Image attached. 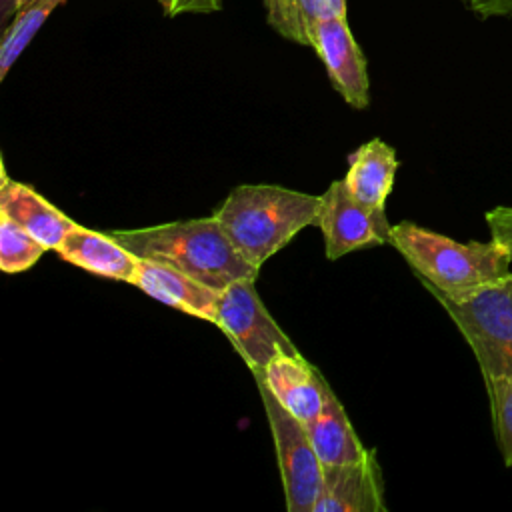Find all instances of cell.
Segmentation results:
<instances>
[{"instance_id":"cell-22","label":"cell","mask_w":512,"mask_h":512,"mask_svg":"<svg viewBox=\"0 0 512 512\" xmlns=\"http://www.w3.org/2000/svg\"><path fill=\"white\" fill-rule=\"evenodd\" d=\"M462 4L480 18L512 16V0H462Z\"/></svg>"},{"instance_id":"cell-23","label":"cell","mask_w":512,"mask_h":512,"mask_svg":"<svg viewBox=\"0 0 512 512\" xmlns=\"http://www.w3.org/2000/svg\"><path fill=\"white\" fill-rule=\"evenodd\" d=\"M22 0H0V24H8Z\"/></svg>"},{"instance_id":"cell-7","label":"cell","mask_w":512,"mask_h":512,"mask_svg":"<svg viewBox=\"0 0 512 512\" xmlns=\"http://www.w3.org/2000/svg\"><path fill=\"white\" fill-rule=\"evenodd\" d=\"M316 226L324 236V254L328 260H338L348 252L390 244L392 224L386 210H372L360 204L344 186V180H334L320 194V210Z\"/></svg>"},{"instance_id":"cell-8","label":"cell","mask_w":512,"mask_h":512,"mask_svg":"<svg viewBox=\"0 0 512 512\" xmlns=\"http://www.w3.org/2000/svg\"><path fill=\"white\" fill-rule=\"evenodd\" d=\"M312 48L316 50L332 88L344 102L356 110L370 104V78L366 58L354 40L346 16H324L312 34Z\"/></svg>"},{"instance_id":"cell-19","label":"cell","mask_w":512,"mask_h":512,"mask_svg":"<svg viewBox=\"0 0 512 512\" xmlns=\"http://www.w3.org/2000/svg\"><path fill=\"white\" fill-rule=\"evenodd\" d=\"M484 386L490 406L492 428L504 466L512 468V376L486 378Z\"/></svg>"},{"instance_id":"cell-15","label":"cell","mask_w":512,"mask_h":512,"mask_svg":"<svg viewBox=\"0 0 512 512\" xmlns=\"http://www.w3.org/2000/svg\"><path fill=\"white\" fill-rule=\"evenodd\" d=\"M304 428L322 466L358 460L368 450L362 446L342 402L332 390L328 392L320 414L306 422Z\"/></svg>"},{"instance_id":"cell-6","label":"cell","mask_w":512,"mask_h":512,"mask_svg":"<svg viewBox=\"0 0 512 512\" xmlns=\"http://www.w3.org/2000/svg\"><path fill=\"white\" fill-rule=\"evenodd\" d=\"M256 384L276 446L286 510L314 512L322 484V462L318 460L304 424L294 418L264 384Z\"/></svg>"},{"instance_id":"cell-17","label":"cell","mask_w":512,"mask_h":512,"mask_svg":"<svg viewBox=\"0 0 512 512\" xmlns=\"http://www.w3.org/2000/svg\"><path fill=\"white\" fill-rule=\"evenodd\" d=\"M268 24L286 40L310 46L316 24L328 16L326 0H264Z\"/></svg>"},{"instance_id":"cell-20","label":"cell","mask_w":512,"mask_h":512,"mask_svg":"<svg viewBox=\"0 0 512 512\" xmlns=\"http://www.w3.org/2000/svg\"><path fill=\"white\" fill-rule=\"evenodd\" d=\"M486 224L492 238L504 244L512 256V206H496L486 212Z\"/></svg>"},{"instance_id":"cell-9","label":"cell","mask_w":512,"mask_h":512,"mask_svg":"<svg viewBox=\"0 0 512 512\" xmlns=\"http://www.w3.org/2000/svg\"><path fill=\"white\" fill-rule=\"evenodd\" d=\"M314 512H386L384 480L374 450L352 462L322 466Z\"/></svg>"},{"instance_id":"cell-16","label":"cell","mask_w":512,"mask_h":512,"mask_svg":"<svg viewBox=\"0 0 512 512\" xmlns=\"http://www.w3.org/2000/svg\"><path fill=\"white\" fill-rule=\"evenodd\" d=\"M66 0H22L10 22L4 26L0 42V80H4L20 54L38 34L48 16Z\"/></svg>"},{"instance_id":"cell-12","label":"cell","mask_w":512,"mask_h":512,"mask_svg":"<svg viewBox=\"0 0 512 512\" xmlns=\"http://www.w3.org/2000/svg\"><path fill=\"white\" fill-rule=\"evenodd\" d=\"M54 252L64 262H70L90 274L128 284H132L140 260L110 232H96L82 224H76Z\"/></svg>"},{"instance_id":"cell-24","label":"cell","mask_w":512,"mask_h":512,"mask_svg":"<svg viewBox=\"0 0 512 512\" xmlns=\"http://www.w3.org/2000/svg\"><path fill=\"white\" fill-rule=\"evenodd\" d=\"M328 16H346V0H326Z\"/></svg>"},{"instance_id":"cell-5","label":"cell","mask_w":512,"mask_h":512,"mask_svg":"<svg viewBox=\"0 0 512 512\" xmlns=\"http://www.w3.org/2000/svg\"><path fill=\"white\" fill-rule=\"evenodd\" d=\"M214 324L228 336L254 376L278 354H300L266 310L256 278H242L220 290Z\"/></svg>"},{"instance_id":"cell-21","label":"cell","mask_w":512,"mask_h":512,"mask_svg":"<svg viewBox=\"0 0 512 512\" xmlns=\"http://www.w3.org/2000/svg\"><path fill=\"white\" fill-rule=\"evenodd\" d=\"M164 16L210 14L222 10L224 0H158Z\"/></svg>"},{"instance_id":"cell-2","label":"cell","mask_w":512,"mask_h":512,"mask_svg":"<svg viewBox=\"0 0 512 512\" xmlns=\"http://www.w3.org/2000/svg\"><path fill=\"white\" fill-rule=\"evenodd\" d=\"M390 244L428 292L458 298L510 274L512 256L498 240L458 242L414 222L392 224Z\"/></svg>"},{"instance_id":"cell-14","label":"cell","mask_w":512,"mask_h":512,"mask_svg":"<svg viewBox=\"0 0 512 512\" xmlns=\"http://www.w3.org/2000/svg\"><path fill=\"white\" fill-rule=\"evenodd\" d=\"M398 170V158L390 144L372 138L348 156L344 186L352 198L372 210H386Z\"/></svg>"},{"instance_id":"cell-3","label":"cell","mask_w":512,"mask_h":512,"mask_svg":"<svg viewBox=\"0 0 512 512\" xmlns=\"http://www.w3.org/2000/svg\"><path fill=\"white\" fill-rule=\"evenodd\" d=\"M110 234L136 256L168 262L216 290L242 278H258V268L236 250L214 216Z\"/></svg>"},{"instance_id":"cell-10","label":"cell","mask_w":512,"mask_h":512,"mask_svg":"<svg viewBox=\"0 0 512 512\" xmlns=\"http://www.w3.org/2000/svg\"><path fill=\"white\" fill-rule=\"evenodd\" d=\"M140 258V256H138ZM132 286L160 304L214 324L220 290L186 274L184 270L154 258H140Z\"/></svg>"},{"instance_id":"cell-11","label":"cell","mask_w":512,"mask_h":512,"mask_svg":"<svg viewBox=\"0 0 512 512\" xmlns=\"http://www.w3.org/2000/svg\"><path fill=\"white\" fill-rule=\"evenodd\" d=\"M254 378L302 424L320 414L330 392L324 376L302 354H278Z\"/></svg>"},{"instance_id":"cell-18","label":"cell","mask_w":512,"mask_h":512,"mask_svg":"<svg viewBox=\"0 0 512 512\" xmlns=\"http://www.w3.org/2000/svg\"><path fill=\"white\" fill-rule=\"evenodd\" d=\"M46 248L10 216L0 214V270L4 274H20L30 270Z\"/></svg>"},{"instance_id":"cell-13","label":"cell","mask_w":512,"mask_h":512,"mask_svg":"<svg viewBox=\"0 0 512 512\" xmlns=\"http://www.w3.org/2000/svg\"><path fill=\"white\" fill-rule=\"evenodd\" d=\"M0 214H6L18 222L46 250H56L78 224L32 186L10 180L6 172H2Z\"/></svg>"},{"instance_id":"cell-1","label":"cell","mask_w":512,"mask_h":512,"mask_svg":"<svg viewBox=\"0 0 512 512\" xmlns=\"http://www.w3.org/2000/svg\"><path fill=\"white\" fill-rule=\"evenodd\" d=\"M320 196L276 184H240L214 212L236 250L260 266L300 230L316 226Z\"/></svg>"},{"instance_id":"cell-4","label":"cell","mask_w":512,"mask_h":512,"mask_svg":"<svg viewBox=\"0 0 512 512\" xmlns=\"http://www.w3.org/2000/svg\"><path fill=\"white\" fill-rule=\"evenodd\" d=\"M430 294L468 342L482 378L512 376V272L458 298L440 292Z\"/></svg>"}]
</instances>
